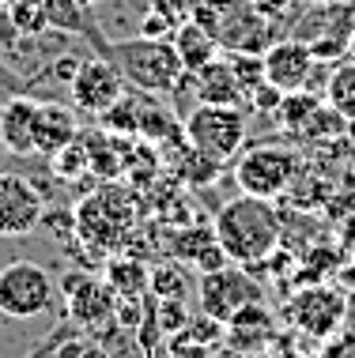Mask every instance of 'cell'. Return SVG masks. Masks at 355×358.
I'll list each match as a JSON object with an SVG mask.
<instances>
[{
	"label": "cell",
	"instance_id": "cell-1",
	"mask_svg": "<svg viewBox=\"0 0 355 358\" xmlns=\"http://www.w3.org/2000/svg\"><path fill=\"white\" fill-rule=\"evenodd\" d=\"M88 34L95 42V53L106 57L113 69H118L121 80L129 87H137V91H144V94H167V91H174L181 83V76H186L170 38L140 34V38H125V42H110V38L99 34L95 23H91Z\"/></svg>",
	"mask_w": 355,
	"mask_h": 358
},
{
	"label": "cell",
	"instance_id": "cell-2",
	"mask_svg": "<svg viewBox=\"0 0 355 358\" xmlns=\"http://www.w3.org/2000/svg\"><path fill=\"white\" fill-rule=\"evenodd\" d=\"M216 238L231 264H261L280 245V215L272 200L261 196H235L219 208L216 215Z\"/></svg>",
	"mask_w": 355,
	"mask_h": 358
},
{
	"label": "cell",
	"instance_id": "cell-3",
	"mask_svg": "<svg viewBox=\"0 0 355 358\" xmlns=\"http://www.w3.org/2000/svg\"><path fill=\"white\" fill-rule=\"evenodd\" d=\"M186 143L212 162H231L246 143V113L242 106L200 102L186 117Z\"/></svg>",
	"mask_w": 355,
	"mask_h": 358
},
{
	"label": "cell",
	"instance_id": "cell-4",
	"mask_svg": "<svg viewBox=\"0 0 355 358\" xmlns=\"http://www.w3.org/2000/svg\"><path fill=\"white\" fill-rule=\"evenodd\" d=\"M57 283L34 260H12L8 268H0V313L12 321H31L53 309Z\"/></svg>",
	"mask_w": 355,
	"mask_h": 358
},
{
	"label": "cell",
	"instance_id": "cell-5",
	"mask_svg": "<svg viewBox=\"0 0 355 358\" xmlns=\"http://www.w3.org/2000/svg\"><path fill=\"white\" fill-rule=\"evenodd\" d=\"M129 230H132V200L125 192L102 189L83 200L80 211H76V234L91 249H102V253L118 249L129 238Z\"/></svg>",
	"mask_w": 355,
	"mask_h": 358
},
{
	"label": "cell",
	"instance_id": "cell-6",
	"mask_svg": "<svg viewBox=\"0 0 355 358\" xmlns=\"http://www.w3.org/2000/svg\"><path fill=\"white\" fill-rule=\"evenodd\" d=\"M287 321H291L295 332L310 336V340H333V336L344 328L348 321V294L337 287H325V283H314L299 290V294L287 302Z\"/></svg>",
	"mask_w": 355,
	"mask_h": 358
},
{
	"label": "cell",
	"instance_id": "cell-7",
	"mask_svg": "<svg viewBox=\"0 0 355 358\" xmlns=\"http://www.w3.org/2000/svg\"><path fill=\"white\" fill-rule=\"evenodd\" d=\"M295 173H299V155L291 148H253L238 155L235 162V181L246 196L272 200L291 189Z\"/></svg>",
	"mask_w": 355,
	"mask_h": 358
},
{
	"label": "cell",
	"instance_id": "cell-8",
	"mask_svg": "<svg viewBox=\"0 0 355 358\" xmlns=\"http://www.w3.org/2000/svg\"><path fill=\"white\" fill-rule=\"evenodd\" d=\"M197 294H200V309H204L208 317H216L219 324H231V317L242 306L265 298L261 283H257L253 275H246L242 264H223V268H216V272H204Z\"/></svg>",
	"mask_w": 355,
	"mask_h": 358
},
{
	"label": "cell",
	"instance_id": "cell-9",
	"mask_svg": "<svg viewBox=\"0 0 355 358\" xmlns=\"http://www.w3.org/2000/svg\"><path fill=\"white\" fill-rule=\"evenodd\" d=\"M46 215V200L27 178L0 173V238H27Z\"/></svg>",
	"mask_w": 355,
	"mask_h": 358
},
{
	"label": "cell",
	"instance_id": "cell-10",
	"mask_svg": "<svg viewBox=\"0 0 355 358\" xmlns=\"http://www.w3.org/2000/svg\"><path fill=\"white\" fill-rule=\"evenodd\" d=\"M69 91H72V106H76V110L95 113V117H99V113H106L110 106L125 94V80L118 76V69H113L106 57L95 53L91 61H80V72L72 76Z\"/></svg>",
	"mask_w": 355,
	"mask_h": 358
},
{
	"label": "cell",
	"instance_id": "cell-11",
	"mask_svg": "<svg viewBox=\"0 0 355 358\" xmlns=\"http://www.w3.org/2000/svg\"><path fill=\"white\" fill-rule=\"evenodd\" d=\"M64 302H69V317L76 324H102L118 317V294L106 279H91L83 272H69L61 279Z\"/></svg>",
	"mask_w": 355,
	"mask_h": 358
},
{
	"label": "cell",
	"instance_id": "cell-12",
	"mask_svg": "<svg viewBox=\"0 0 355 358\" xmlns=\"http://www.w3.org/2000/svg\"><path fill=\"white\" fill-rule=\"evenodd\" d=\"M261 61H265V80L287 94V91H302V87L310 83L318 57H314L310 42H302V38H287V42L268 45V50L261 53Z\"/></svg>",
	"mask_w": 355,
	"mask_h": 358
},
{
	"label": "cell",
	"instance_id": "cell-13",
	"mask_svg": "<svg viewBox=\"0 0 355 358\" xmlns=\"http://www.w3.org/2000/svg\"><path fill=\"white\" fill-rule=\"evenodd\" d=\"M38 99L31 94H12L0 102V143L12 155H34V121H38Z\"/></svg>",
	"mask_w": 355,
	"mask_h": 358
},
{
	"label": "cell",
	"instance_id": "cell-14",
	"mask_svg": "<svg viewBox=\"0 0 355 358\" xmlns=\"http://www.w3.org/2000/svg\"><path fill=\"white\" fill-rule=\"evenodd\" d=\"M80 136V124H76V113L69 106H57V102H42L38 106V121H34V155H46L53 159L61 148Z\"/></svg>",
	"mask_w": 355,
	"mask_h": 358
},
{
	"label": "cell",
	"instance_id": "cell-15",
	"mask_svg": "<svg viewBox=\"0 0 355 358\" xmlns=\"http://www.w3.org/2000/svg\"><path fill=\"white\" fill-rule=\"evenodd\" d=\"M193 83H197V99L200 102L246 106V91H242V83H238V76H235L227 57H216V61H208L200 72H193Z\"/></svg>",
	"mask_w": 355,
	"mask_h": 358
},
{
	"label": "cell",
	"instance_id": "cell-16",
	"mask_svg": "<svg viewBox=\"0 0 355 358\" xmlns=\"http://www.w3.org/2000/svg\"><path fill=\"white\" fill-rule=\"evenodd\" d=\"M174 253L186 260V264L200 268V275L216 272V268H223V264H231L227 253H223V245H219V238H216V227H189V230H181V234L174 238Z\"/></svg>",
	"mask_w": 355,
	"mask_h": 358
},
{
	"label": "cell",
	"instance_id": "cell-17",
	"mask_svg": "<svg viewBox=\"0 0 355 358\" xmlns=\"http://www.w3.org/2000/svg\"><path fill=\"white\" fill-rule=\"evenodd\" d=\"M170 42H174L178 61H181V69H186V76L200 72L208 61H216V57H219V38H216V31H208V27L197 23V19L181 23L178 34L170 38Z\"/></svg>",
	"mask_w": 355,
	"mask_h": 358
},
{
	"label": "cell",
	"instance_id": "cell-18",
	"mask_svg": "<svg viewBox=\"0 0 355 358\" xmlns=\"http://www.w3.org/2000/svg\"><path fill=\"white\" fill-rule=\"evenodd\" d=\"M106 283L118 298H144L151 287V268L137 257H110L106 264Z\"/></svg>",
	"mask_w": 355,
	"mask_h": 358
},
{
	"label": "cell",
	"instance_id": "cell-19",
	"mask_svg": "<svg viewBox=\"0 0 355 358\" xmlns=\"http://www.w3.org/2000/svg\"><path fill=\"white\" fill-rule=\"evenodd\" d=\"M83 148H88V166L99 170L102 178H118V173L125 170V155H121V143L118 140H106L102 132H80Z\"/></svg>",
	"mask_w": 355,
	"mask_h": 358
},
{
	"label": "cell",
	"instance_id": "cell-20",
	"mask_svg": "<svg viewBox=\"0 0 355 358\" xmlns=\"http://www.w3.org/2000/svg\"><path fill=\"white\" fill-rule=\"evenodd\" d=\"M325 102L340 113L344 121H355V57L348 64H337L329 76V87H325Z\"/></svg>",
	"mask_w": 355,
	"mask_h": 358
},
{
	"label": "cell",
	"instance_id": "cell-21",
	"mask_svg": "<svg viewBox=\"0 0 355 358\" xmlns=\"http://www.w3.org/2000/svg\"><path fill=\"white\" fill-rule=\"evenodd\" d=\"M318 106H321V99H314L310 91H287L284 99H280V106H276V117H280V124L287 132H299L302 136V129L310 124V117L318 113Z\"/></svg>",
	"mask_w": 355,
	"mask_h": 358
},
{
	"label": "cell",
	"instance_id": "cell-22",
	"mask_svg": "<svg viewBox=\"0 0 355 358\" xmlns=\"http://www.w3.org/2000/svg\"><path fill=\"white\" fill-rule=\"evenodd\" d=\"M38 4H42L50 27H57V31H76V34L91 31V12L80 0H38Z\"/></svg>",
	"mask_w": 355,
	"mask_h": 358
},
{
	"label": "cell",
	"instance_id": "cell-23",
	"mask_svg": "<svg viewBox=\"0 0 355 358\" xmlns=\"http://www.w3.org/2000/svg\"><path fill=\"white\" fill-rule=\"evenodd\" d=\"M148 294H155V298H178V302H186V298H189V279H186V272H181L178 264H159V268H151Z\"/></svg>",
	"mask_w": 355,
	"mask_h": 358
},
{
	"label": "cell",
	"instance_id": "cell-24",
	"mask_svg": "<svg viewBox=\"0 0 355 358\" xmlns=\"http://www.w3.org/2000/svg\"><path fill=\"white\" fill-rule=\"evenodd\" d=\"M151 313H155L162 336H174V332H181V328L189 324L186 302H178V298H155L151 294Z\"/></svg>",
	"mask_w": 355,
	"mask_h": 358
},
{
	"label": "cell",
	"instance_id": "cell-25",
	"mask_svg": "<svg viewBox=\"0 0 355 358\" xmlns=\"http://www.w3.org/2000/svg\"><path fill=\"white\" fill-rule=\"evenodd\" d=\"M53 170H57V178H64V181H76L80 173H88V148H83L80 136H76L69 148H61L53 155Z\"/></svg>",
	"mask_w": 355,
	"mask_h": 358
},
{
	"label": "cell",
	"instance_id": "cell-26",
	"mask_svg": "<svg viewBox=\"0 0 355 358\" xmlns=\"http://www.w3.org/2000/svg\"><path fill=\"white\" fill-rule=\"evenodd\" d=\"M8 12H12V23L19 27V31L38 34V31H46V27H50V19H46V12H42V4H38V0H27V4H12Z\"/></svg>",
	"mask_w": 355,
	"mask_h": 358
},
{
	"label": "cell",
	"instance_id": "cell-27",
	"mask_svg": "<svg viewBox=\"0 0 355 358\" xmlns=\"http://www.w3.org/2000/svg\"><path fill=\"white\" fill-rule=\"evenodd\" d=\"M208 355H212V343H200L189 332L167 336V358H208Z\"/></svg>",
	"mask_w": 355,
	"mask_h": 358
},
{
	"label": "cell",
	"instance_id": "cell-28",
	"mask_svg": "<svg viewBox=\"0 0 355 358\" xmlns=\"http://www.w3.org/2000/svg\"><path fill=\"white\" fill-rule=\"evenodd\" d=\"M223 328L227 324H219L216 317H189V324L181 328V332H189L193 340H200V343H212V347H219V340H223Z\"/></svg>",
	"mask_w": 355,
	"mask_h": 358
},
{
	"label": "cell",
	"instance_id": "cell-29",
	"mask_svg": "<svg viewBox=\"0 0 355 358\" xmlns=\"http://www.w3.org/2000/svg\"><path fill=\"white\" fill-rule=\"evenodd\" d=\"M69 336H72V328H53V332L46 336L42 343H34V347H31V351H27L23 358H53V355H57V347H61L64 340H69Z\"/></svg>",
	"mask_w": 355,
	"mask_h": 358
},
{
	"label": "cell",
	"instance_id": "cell-30",
	"mask_svg": "<svg viewBox=\"0 0 355 358\" xmlns=\"http://www.w3.org/2000/svg\"><path fill=\"white\" fill-rule=\"evenodd\" d=\"M148 38H167V31H170V23H167V15L162 12H148L144 15V27H140Z\"/></svg>",
	"mask_w": 355,
	"mask_h": 358
},
{
	"label": "cell",
	"instance_id": "cell-31",
	"mask_svg": "<svg viewBox=\"0 0 355 358\" xmlns=\"http://www.w3.org/2000/svg\"><path fill=\"white\" fill-rule=\"evenodd\" d=\"M53 72H57V80H61V83H72V76L80 72V57H61V61L53 64Z\"/></svg>",
	"mask_w": 355,
	"mask_h": 358
},
{
	"label": "cell",
	"instance_id": "cell-32",
	"mask_svg": "<svg viewBox=\"0 0 355 358\" xmlns=\"http://www.w3.org/2000/svg\"><path fill=\"white\" fill-rule=\"evenodd\" d=\"M12 94H19V80H15V76L4 69V64H0V102H4V99H12Z\"/></svg>",
	"mask_w": 355,
	"mask_h": 358
},
{
	"label": "cell",
	"instance_id": "cell-33",
	"mask_svg": "<svg viewBox=\"0 0 355 358\" xmlns=\"http://www.w3.org/2000/svg\"><path fill=\"white\" fill-rule=\"evenodd\" d=\"M321 358H355V340H340V343H329Z\"/></svg>",
	"mask_w": 355,
	"mask_h": 358
},
{
	"label": "cell",
	"instance_id": "cell-34",
	"mask_svg": "<svg viewBox=\"0 0 355 358\" xmlns=\"http://www.w3.org/2000/svg\"><path fill=\"white\" fill-rule=\"evenodd\" d=\"M76 358H110V355H106V347H99V343H83Z\"/></svg>",
	"mask_w": 355,
	"mask_h": 358
},
{
	"label": "cell",
	"instance_id": "cell-35",
	"mask_svg": "<svg viewBox=\"0 0 355 358\" xmlns=\"http://www.w3.org/2000/svg\"><path fill=\"white\" fill-rule=\"evenodd\" d=\"M208 358H249L246 351H235V347H223V351H212Z\"/></svg>",
	"mask_w": 355,
	"mask_h": 358
},
{
	"label": "cell",
	"instance_id": "cell-36",
	"mask_svg": "<svg viewBox=\"0 0 355 358\" xmlns=\"http://www.w3.org/2000/svg\"><path fill=\"white\" fill-rule=\"evenodd\" d=\"M348 53H351V57H355V31H351V34H348Z\"/></svg>",
	"mask_w": 355,
	"mask_h": 358
},
{
	"label": "cell",
	"instance_id": "cell-37",
	"mask_svg": "<svg viewBox=\"0 0 355 358\" xmlns=\"http://www.w3.org/2000/svg\"><path fill=\"white\" fill-rule=\"evenodd\" d=\"M4 4H8V8H12V4H27V0H4Z\"/></svg>",
	"mask_w": 355,
	"mask_h": 358
},
{
	"label": "cell",
	"instance_id": "cell-38",
	"mask_svg": "<svg viewBox=\"0 0 355 358\" xmlns=\"http://www.w3.org/2000/svg\"><path fill=\"white\" fill-rule=\"evenodd\" d=\"M249 358H280V355H249Z\"/></svg>",
	"mask_w": 355,
	"mask_h": 358
},
{
	"label": "cell",
	"instance_id": "cell-39",
	"mask_svg": "<svg viewBox=\"0 0 355 358\" xmlns=\"http://www.w3.org/2000/svg\"><path fill=\"white\" fill-rule=\"evenodd\" d=\"M329 4H340V0H329Z\"/></svg>",
	"mask_w": 355,
	"mask_h": 358
},
{
	"label": "cell",
	"instance_id": "cell-40",
	"mask_svg": "<svg viewBox=\"0 0 355 358\" xmlns=\"http://www.w3.org/2000/svg\"><path fill=\"white\" fill-rule=\"evenodd\" d=\"M53 358H57V355H53Z\"/></svg>",
	"mask_w": 355,
	"mask_h": 358
}]
</instances>
